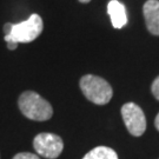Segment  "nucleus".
I'll return each instance as SVG.
<instances>
[{
	"label": "nucleus",
	"mask_w": 159,
	"mask_h": 159,
	"mask_svg": "<svg viewBox=\"0 0 159 159\" xmlns=\"http://www.w3.org/2000/svg\"><path fill=\"white\" fill-rule=\"evenodd\" d=\"M79 86L87 100L96 105L107 104L113 96L112 87L105 79L100 77L86 74L80 78Z\"/></svg>",
	"instance_id": "f03ea898"
},
{
	"label": "nucleus",
	"mask_w": 159,
	"mask_h": 159,
	"mask_svg": "<svg viewBox=\"0 0 159 159\" xmlns=\"http://www.w3.org/2000/svg\"><path fill=\"white\" fill-rule=\"evenodd\" d=\"M121 117L127 131L132 136L140 137L146 131V117L140 106L134 102L124 104L121 107Z\"/></svg>",
	"instance_id": "39448f33"
},
{
	"label": "nucleus",
	"mask_w": 159,
	"mask_h": 159,
	"mask_svg": "<svg viewBox=\"0 0 159 159\" xmlns=\"http://www.w3.org/2000/svg\"><path fill=\"white\" fill-rule=\"evenodd\" d=\"M44 29V23L39 14H32L31 17L19 24H12L10 33L5 35L6 44H20L31 43L39 37Z\"/></svg>",
	"instance_id": "7ed1b4c3"
},
{
	"label": "nucleus",
	"mask_w": 159,
	"mask_h": 159,
	"mask_svg": "<svg viewBox=\"0 0 159 159\" xmlns=\"http://www.w3.org/2000/svg\"><path fill=\"white\" fill-rule=\"evenodd\" d=\"M83 159H118V154L113 148L107 146H98L87 152Z\"/></svg>",
	"instance_id": "6e6552de"
},
{
	"label": "nucleus",
	"mask_w": 159,
	"mask_h": 159,
	"mask_svg": "<svg viewBox=\"0 0 159 159\" xmlns=\"http://www.w3.org/2000/svg\"><path fill=\"white\" fill-rule=\"evenodd\" d=\"M18 106L21 113L34 121H45L52 118V105L33 91H25L20 94Z\"/></svg>",
	"instance_id": "f257e3e1"
},
{
	"label": "nucleus",
	"mask_w": 159,
	"mask_h": 159,
	"mask_svg": "<svg viewBox=\"0 0 159 159\" xmlns=\"http://www.w3.org/2000/svg\"><path fill=\"white\" fill-rule=\"evenodd\" d=\"M151 91H152V94L154 96V98L157 100H159V75L153 80L152 86H151Z\"/></svg>",
	"instance_id": "9d476101"
},
{
	"label": "nucleus",
	"mask_w": 159,
	"mask_h": 159,
	"mask_svg": "<svg viewBox=\"0 0 159 159\" xmlns=\"http://www.w3.org/2000/svg\"><path fill=\"white\" fill-rule=\"evenodd\" d=\"M107 13L114 29H123L127 24V12L124 4L118 0H111L107 4Z\"/></svg>",
	"instance_id": "0eeeda50"
},
{
	"label": "nucleus",
	"mask_w": 159,
	"mask_h": 159,
	"mask_svg": "<svg viewBox=\"0 0 159 159\" xmlns=\"http://www.w3.org/2000/svg\"><path fill=\"white\" fill-rule=\"evenodd\" d=\"M33 148L35 152L47 159L58 158L64 150V142L54 133L43 132L37 134L33 139Z\"/></svg>",
	"instance_id": "20e7f679"
},
{
	"label": "nucleus",
	"mask_w": 159,
	"mask_h": 159,
	"mask_svg": "<svg viewBox=\"0 0 159 159\" xmlns=\"http://www.w3.org/2000/svg\"><path fill=\"white\" fill-rule=\"evenodd\" d=\"M143 13L148 32L159 35V0H148L143 6Z\"/></svg>",
	"instance_id": "423d86ee"
},
{
	"label": "nucleus",
	"mask_w": 159,
	"mask_h": 159,
	"mask_svg": "<svg viewBox=\"0 0 159 159\" xmlns=\"http://www.w3.org/2000/svg\"><path fill=\"white\" fill-rule=\"evenodd\" d=\"M154 125H156V129L159 131V113L157 114V117H156V119H154Z\"/></svg>",
	"instance_id": "9b49d317"
},
{
	"label": "nucleus",
	"mask_w": 159,
	"mask_h": 159,
	"mask_svg": "<svg viewBox=\"0 0 159 159\" xmlns=\"http://www.w3.org/2000/svg\"><path fill=\"white\" fill-rule=\"evenodd\" d=\"M80 2H83V4H87V2H90L91 0H79Z\"/></svg>",
	"instance_id": "f8f14e48"
},
{
	"label": "nucleus",
	"mask_w": 159,
	"mask_h": 159,
	"mask_svg": "<svg viewBox=\"0 0 159 159\" xmlns=\"http://www.w3.org/2000/svg\"><path fill=\"white\" fill-rule=\"evenodd\" d=\"M13 159H40V157L38 154L31 153V152H20L16 154Z\"/></svg>",
	"instance_id": "1a4fd4ad"
}]
</instances>
